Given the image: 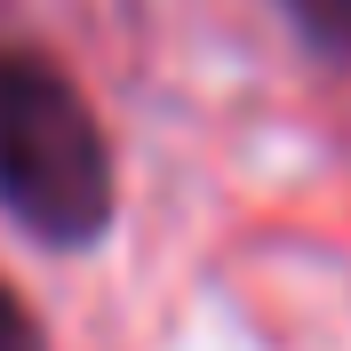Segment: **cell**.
Returning a JSON list of instances; mask_svg holds the SVG:
<instances>
[{"label": "cell", "instance_id": "2", "mask_svg": "<svg viewBox=\"0 0 351 351\" xmlns=\"http://www.w3.org/2000/svg\"><path fill=\"white\" fill-rule=\"evenodd\" d=\"M280 8L319 56H351V0H280Z\"/></svg>", "mask_w": 351, "mask_h": 351}, {"label": "cell", "instance_id": "3", "mask_svg": "<svg viewBox=\"0 0 351 351\" xmlns=\"http://www.w3.org/2000/svg\"><path fill=\"white\" fill-rule=\"evenodd\" d=\"M0 351H48L40 319H32V304H24L8 280H0Z\"/></svg>", "mask_w": 351, "mask_h": 351}, {"label": "cell", "instance_id": "1", "mask_svg": "<svg viewBox=\"0 0 351 351\" xmlns=\"http://www.w3.org/2000/svg\"><path fill=\"white\" fill-rule=\"evenodd\" d=\"M0 208L40 247H96L120 208L104 120L40 48H0Z\"/></svg>", "mask_w": 351, "mask_h": 351}]
</instances>
